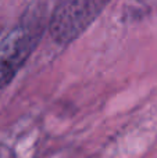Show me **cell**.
Listing matches in <instances>:
<instances>
[{
  "label": "cell",
  "mask_w": 157,
  "mask_h": 158,
  "mask_svg": "<svg viewBox=\"0 0 157 158\" xmlns=\"http://www.w3.org/2000/svg\"><path fill=\"white\" fill-rule=\"evenodd\" d=\"M110 0H60L50 22V32L58 43L77 39L102 13Z\"/></svg>",
  "instance_id": "6da1fadb"
},
{
  "label": "cell",
  "mask_w": 157,
  "mask_h": 158,
  "mask_svg": "<svg viewBox=\"0 0 157 158\" xmlns=\"http://www.w3.org/2000/svg\"><path fill=\"white\" fill-rule=\"evenodd\" d=\"M40 38V29L21 24L0 42V89L6 87L21 69Z\"/></svg>",
  "instance_id": "7a4b0ae2"
},
{
  "label": "cell",
  "mask_w": 157,
  "mask_h": 158,
  "mask_svg": "<svg viewBox=\"0 0 157 158\" xmlns=\"http://www.w3.org/2000/svg\"><path fill=\"white\" fill-rule=\"evenodd\" d=\"M0 158H13L11 151L7 147H0Z\"/></svg>",
  "instance_id": "3957f363"
}]
</instances>
